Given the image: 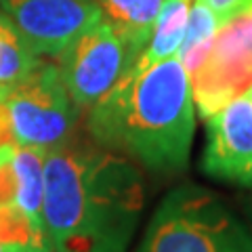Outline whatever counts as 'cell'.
I'll return each mask as SVG.
<instances>
[{
  "label": "cell",
  "mask_w": 252,
  "mask_h": 252,
  "mask_svg": "<svg viewBox=\"0 0 252 252\" xmlns=\"http://www.w3.org/2000/svg\"><path fill=\"white\" fill-rule=\"evenodd\" d=\"M248 94H250V97H252V89H250V91H248Z\"/></svg>",
  "instance_id": "obj_18"
},
{
  "label": "cell",
  "mask_w": 252,
  "mask_h": 252,
  "mask_svg": "<svg viewBox=\"0 0 252 252\" xmlns=\"http://www.w3.org/2000/svg\"><path fill=\"white\" fill-rule=\"evenodd\" d=\"M139 55L99 19L61 51L57 67L69 97L82 112L97 105L135 67Z\"/></svg>",
  "instance_id": "obj_5"
},
{
  "label": "cell",
  "mask_w": 252,
  "mask_h": 252,
  "mask_svg": "<svg viewBox=\"0 0 252 252\" xmlns=\"http://www.w3.org/2000/svg\"><path fill=\"white\" fill-rule=\"evenodd\" d=\"M202 2L215 13L219 28H220L225 21H229L231 17H235V15L242 13L244 9H248L252 4V0H202Z\"/></svg>",
  "instance_id": "obj_15"
},
{
  "label": "cell",
  "mask_w": 252,
  "mask_h": 252,
  "mask_svg": "<svg viewBox=\"0 0 252 252\" xmlns=\"http://www.w3.org/2000/svg\"><path fill=\"white\" fill-rule=\"evenodd\" d=\"M143 210L130 158L69 135L46 152L42 223L53 252H126Z\"/></svg>",
  "instance_id": "obj_1"
},
{
  "label": "cell",
  "mask_w": 252,
  "mask_h": 252,
  "mask_svg": "<svg viewBox=\"0 0 252 252\" xmlns=\"http://www.w3.org/2000/svg\"><path fill=\"white\" fill-rule=\"evenodd\" d=\"M9 93H11L9 86H2V84H0V103H2V101L6 99V94H9Z\"/></svg>",
  "instance_id": "obj_17"
},
{
  "label": "cell",
  "mask_w": 252,
  "mask_h": 252,
  "mask_svg": "<svg viewBox=\"0 0 252 252\" xmlns=\"http://www.w3.org/2000/svg\"><path fill=\"white\" fill-rule=\"evenodd\" d=\"M46 152L49 149L17 145V149L13 154V162H11L13 172H15V204L28 217L34 219L36 223H42Z\"/></svg>",
  "instance_id": "obj_11"
},
{
  "label": "cell",
  "mask_w": 252,
  "mask_h": 252,
  "mask_svg": "<svg viewBox=\"0 0 252 252\" xmlns=\"http://www.w3.org/2000/svg\"><path fill=\"white\" fill-rule=\"evenodd\" d=\"M19 147L53 149L72 135L80 109L61 80L57 63L44 61L15 84L4 99Z\"/></svg>",
  "instance_id": "obj_4"
},
{
  "label": "cell",
  "mask_w": 252,
  "mask_h": 252,
  "mask_svg": "<svg viewBox=\"0 0 252 252\" xmlns=\"http://www.w3.org/2000/svg\"><path fill=\"white\" fill-rule=\"evenodd\" d=\"M6 145H17V143H15V139H13L9 109H6V103L2 101V103H0V149Z\"/></svg>",
  "instance_id": "obj_16"
},
{
  "label": "cell",
  "mask_w": 252,
  "mask_h": 252,
  "mask_svg": "<svg viewBox=\"0 0 252 252\" xmlns=\"http://www.w3.org/2000/svg\"><path fill=\"white\" fill-rule=\"evenodd\" d=\"M206 149L202 168L206 175L252 185V97L240 94L206 120Z\"/></svg>",
  "instance_id": "obj_8"
},
{
  "label": "cell",
  "mask_w": 252,
  "mask_h": 252,
  "mask_svg": "<svg viewBox=\"0 0 252 252\" xmlns=\"http://www.w3.org/2000/svg\"><path fill=\"white\" fill-rule=\"evenodd\" d=\"M217 30H219V21L215 17V13H212L202 0H191L185 36H183V42H181L179 53H177V57L181 59V63H183L185 72L189 76L206 59L210 46L215 42Z\"/></svg>",
  "instance_id": "obj_13"
},
{
  "label": "cell",
  "mask_w": 252,
  "mask_h": 252,
  "mask_svg": "<svg viewBox=\"0 0 252 252\" xmlns=\"http://www.w3.org/2000/svg\"><path fill=\"white\" fill-rule=\"evenodd\" d=\"M137 252H252V233L217 193L183 185L156 208Z\"/></svg>",
  "instance_id": "obj_3"
},
{
  "label": "cell",
  "mask_w": 252,
  "mask_h": 252,
  "mask_svg": "<svg viewBox=\"0 0 252 252\" xmlns=\"http://www.w3.org/2000/svg\"><path fill=\"white\" fill-rule=\"evenodd\" d=\"M189 6H191V0H164L156 26L152 30V36H149V42L143 53L139 55L132 69L139 72V69H145L158 61L177 57L179 46L185 36Z\"/></svg>",
  "instance_id": "obj_10"
},
{
  "label": "cell",
  "mask_w": 252,
  "mask_h": 252,
  "mask_svg": "<svg viewBox=\"0 0 252 252\" xmlns=\"http://www.w3.org/2000/svg\"><path fill=\"white\" fill-rule=\"evenodd\" d=\"M0 252H53L44 225L17 204L0 206Z\"/></svg>",
  "instance_id": "obj_12"
},
{
  "label": "cell",
  "mask_w": 252,
  "mask_h": 252,
  "mask_svg": "<svg viewBox=\"0 0 252 252\" xmlns=\"http://www.w3.org/2000/svg\"><path fill=\"white\" fill-rule=\"evenodd\" d=\"M189 80L204 120L252 89V4L217 30L206 59Z\"/></svg>",
  "instance_id": "obj_6"
},
{
  "label": "cell",
  "mask_w": 252,
  "mask_h": 252,
  "mask_svg": "<svg viewBox=\"0 0 252 252\" xmlns=\"http://www.w3.org/2000/svg\"><path fill=\"white\" fill-rule=\"evenodd\" d=\"M126 44L143 53L164 0H89Z\"/></svg>",
  "instance_id": "obj_9"
},
{
  "label": "cell",
  "mask_w": 252,
  "mask_h": 252,
  "mask_svg": "<svg viewBox=\"0 0 252 252\" xmlns=\"http://www.w3.org/2000/svg\"><path fill=\"white\" fill-rule=\"evenodd\" d=\"M86 130L94 143L154 172L183 170L193 143L195 105L181 59L130 69L91 107Z\"/></svg>",
  "instance_id": "obj_2"
},
{
  "label": "cell",
  "mask_w": 252,
  "mask_h": 252,
  "mask_svg": "<svg viewBox=\"0 0 252 252\" xmlns=\"http://www.w3.org/2000/svg\"><path fill=\"white\" fill-rule=\"evenodd\" d=\"M40 59L42 57L30 49L15 23L0 13V84L13 89L34 72Z\"/></svg>",
  "instance_id": "obj_14"
},
{
  "label": "cell",
  "mask_w": 252,
  "mask_h": 252,
  "mask_svg": "<svg viewBox=\"0 0 252 252\" xmlns=\"http://www.w3.org/2000/svg\"><path fill=\"white\" fill-rule=\"evenodd\" d=\"M0 9L38 57H59L78 34L101 19L89 0H0Z\"/></svg>",
  "instance_id": "obj_7"
}]
</instances>
